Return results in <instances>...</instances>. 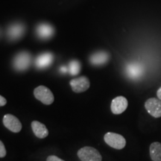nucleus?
<instances>
[{"label":"nucleus","instance_id":"nucleus-1","mask_svg":"<svg viewBox=\"0 0 161 161\" xmlns=\"http://www.w3.org/2000/svg\"><path fill=\"white\" fill-rule=\"evenodd\" d=\"M78 158L81 161H102V157L99 152L95 148L86 146L78 150Z\"/></svg>","mask_w":161,"mask_h":161},{"label":"nucleus","instance_id":"nucleus-2","mask_svg":"<svg viewBox=\"0 0 161 161\" xmlns=\"http://www.w3.org/2000/svg\"><path fill=\"white\" fill-rule=\"evenodd\" d=\"M104 140L108 146L115 149H122L126 145V140L123 136L114 132H108L104 136Z\"/></svg>","mask_w":161,"mask_h":161},{"label":"nucleus","instance_id":"nucleus-3","mask_svg":"<svg viewBox=\"0 0 161 161\" xmlns=\"http://www.w3.org/2000/svg\"><path fill=\"white\" fill-rule=\"evenodd\" d=\"M34 95L37 100L46 105H49L53 103L55 99L51 90L44 86H39L35 88V90H34Z\"/></svg>","mask_w":161,"mask_h":161},{"label":"nucleus","instance_id":"nucleus-4","mask_svg":"<svg viewBox=\"0 0 161 161\" xmlns=\"http://www.w3.org/2000/svg\"><path fill=\"white\" fill-rule=\"evenodd\" d=\"M31 62V56L29 52H22L17 54L14 59V67L17 71H25L29 67Z\"/></svg>","mask_w":161,"mask_h":161},{"label":"nucleus","instance_id":"nucleus-5","mask_svg":"<svg viewBox=\"0 0 161 161\" xmlns=\"http://www.w3.org/2000/svg\"><path fill=\"white\" fill-rule=\"evenodd\" d=\"M147 112L154 118L161 117V100L156 98H148L145 103Z\"/></svg>","mask_w":161,"mask_h":161},{"label":"nucleus","instance_id":"nucleus-6","mask_svg":"<svg viewBox=\"0 0 161 161\" xmlns=\"http://www.w3.org/2000/svg\"><path fill=\"white\" fill-rule=\"evenodd\" d=\"M5 128L14 133L19 132L22 129V124L18 119L12 114H6L3 119Z\"/></svg>","mask_w":161,"mask_h":161},{"label":"nucleus","instance_id":"nucleus-7","mask_svg":"<svg viewBox=\"0 0 161 161\" xmlns=\"http://www.w3.org/2000/svg\"><path fill=\"white\" fill-rule=\"evenodd\" d=\"M70 86L75 92H83L90 87V80L85 76L74 78L70 80Z\"/></svg>","mask_w":161,"mask_h":161},{"label":"nucleus","instance_id":"nucleus-8","mask_svg":"<svg viewBox=\"0 0 161 161\" xmlns=\"http://www.w3.org/2000/svg\"><path fill=\"white\" fill-rule=\"evenodd\" d=\"M128 105V100L124 96H117L114 98L110 105V109L114 114L119 115L122 114L127 109Z\"/></svg>","mask_w":161,"mask_h":161},{"label":"nucleus","instance_id":"nucleus-9","mask_svg":"<svg viewBox=\"0 0 161 161\" xmlns=\"http://www.w3.org/2000/svg\"><path fill=\"white\" fill-rule=\"evenodd\" d=\"M25 28L23 24H12L8 27L7 31L8 37L11 40H17L23 37L25 33Z\"/></svg>","mask_w":161,"mask_h":161},{"label":"nucleus","instance_id":"nucleus-10","mask_svg":"<svg viewBox=\"0 0 161 161\" xmlns=\"http://www.w3.org/2000/svg\"><path fill=\"white\" fill-rule=\"evenodd\" d=\"M53 55L50 52H45L41 54L36 58L35 65L38 69H45L51 65L53 62Z\"/></svg>","mask_w":161,"mask_h":161},{"label":"nucleus","instance_id":"nucleus-11","mask_svg":"<svg viewBox=\"0 0 161 161\" xmlns=\"http://www.w3.org/2000/svg\"><path fill=\"white\" fill-rule=\"evenodd\" d=\"M37 35L40 39L47 40L54 35V29L51 25L47 23H41L37 27Z\"/></svg>","mask_w":161,"mask_h":161},{"label":"nucleus","instance_id":"nucleus-12","mask_svg":"<svg viewBox=\"0 0 161 161\" xmlns=\"http://www.w3.org/2000/svg\"><path fill=\"white\" fill-rule=\"evenodd\" d=\"M31 129L37 138L43 139L49 135V130L45 125L38 121H33L31 122Z\"/></svg>","mask_w":161,"mask_h":161},{"label":"nucleus","instance_id":"nucleus-13","mask_svg":"<svg viewBox=\"0 0 161 161\" xmlns=\"http://www.w3.org/2000/svg\"><path fill=\"white\" fill-rule=\"evenodd\" d=\"M109 59V55L107 52H98L94 53L90 58V61L92 65L101 66L106 64Z\"/></svg>","mask_w":161,"mask_h":161},{"label":"nucleus","instance_id":"nucleus-14","mask_svg":"<svg viewBox=\"0 0 161 161\" xmlns=\"http://www.w3.org/2000/svg\"><path fill=\"white\" fill-rule=\"evenodd\" d=\"M150 157L152 161H161V143L154 142L149 147Z\"/></svg>","mask_w":161,"mask_h":161},{"label":"nucleus","instance_id":"nucleus-15","mask_svg":"<svg viewBox=\"0 0 161 161\" xmlns=\"http://www.w3.org/2000/svg\"><path fill=\"white\" fill-rule=\"evenodd\" d=\"M80 64L79 61L76 60H73L69 62V66H68V72L70 75H76L80 72Z\"/></svg>","mask_w":161,"mask_h":161},{"label":"nucleus","instance_id":"nucleus-16","mask_svg":"<svg viewBox=\"0 0 161 161\" xmlns=\"http://www.w3.org/2000/svg\"><path fill=\"white\" fill-rule=\"evenodd\" d=\"M127 72L130 78H135L140 75L141 69L137 65H130L127 68Z\"/></svg>","mask_w":161,"mask_h":161},{"label":"nucleus","instance_id":"nucleus-17","mask_svg":"<svg viewBox=\"0 0 161 161\" xmlns=\"http://www.w3.org/2000/svg\"><path fill=\"white\" fill-rule=\"evenodd\" d=\"M6 155V149L4 143L0 140V158H5Z\"/></svg>","mask_w":161,"mask_h":161},{"label":"nucleus","instance_id":"nucleus-18","mask_svg":"<svg viewBox=\"0 0 161 161\" xmlns=\"http://www.w3.org/2000/svg\"><path fill=\"white\" fill-rule=\"evenodd\" d=\"M46 161H64L55 155H50L46 159Z\"/></svg>","mask_w":161,"mask_h":161},{"label":"nucleus","instance_id":"nucleus-19","mask_svg":"<svg viewBox=\"0 0 161 161\" xmlns=\"http://www.w3.org/2000/svg\"><path fill=\"white\" fill-rule=\"evenodd\" d=\"M6 103H7V100L3 96H0V107L5 105Z\"/></svg>","mask_w":161,"mask_h":161},{"label":"nucleus","instance_id":"nucleus-20","mask_svg":"<svg viewBox=\"0 0 161 161\" xmlns=\"http://www.w3.org/2000/svg\"><path fill=\"white\" fill-rule=\"evenodd\" d=\"M157 96H158L159 99L161 100V86L158 89V92H157Z\"/></svg>","mask_w":161,"mask_h":161},{"label":"nucleus","instance_id":"nucleus-21","mask_svg":"<svg viewBox=\"0 0 161 161\" xmlns=\"http://www.w3.org/2000/svg\"><path fill=\"white\" fill-rule=\"evenodd\" d=\"M60 71H61L62 72H66V69L65 66H64V67L60 68Z\"/></svg>","mask_w":161,"mask_h":161}]
</instances>
